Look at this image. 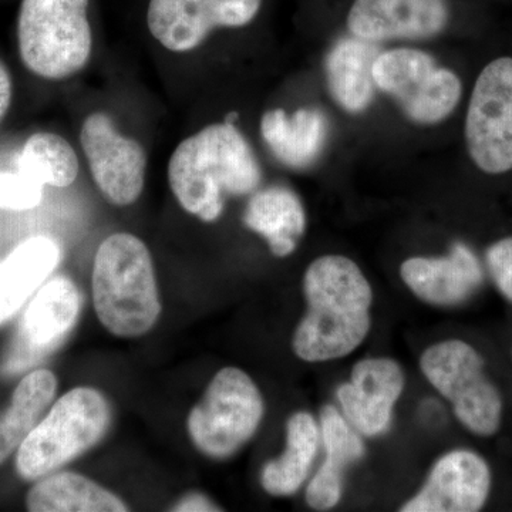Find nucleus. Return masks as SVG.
<instances>
[{"label": "nucleus", "instance_id": "obj_7", "mask_svg": "<svg viewBox=\"0 0 512 512\" xmlns=\"http://www.w3.org/2000/svg\"><path fill=\"white\" fill-rule=\"evenodd\" d=\"M420 369L466 429L483 437L497 433L503 399L485 376L483 357L473 346L457 339L436 343L424 350Z\"/></svg>", "mask_w": 512, "mask_h": 512}, {"label": "nucleus", "instance_id": "obj_20", "mask_svg": "<svg viewBox=\"0 0 512 512\" xmlns=\"http://www.w3.org/2000/svg\"><path fill=\"white\" fill-rule=\"evenodd\" d=\"M376 43L350 37L336 43L326 57L325 69L333 100L349 113H360L375 94L373 63L379 56Z\"/></svg>", "mask_w": 512, "mask_h": 512}, {"label": "nucleus", "instance_id": "obj_29", "mask_svg": "<svg viewBox=\"0 0 512 512\" xmlns=\"http://www.w3.org/2000/svg\"><path fill=\"white\" fill-rule=\"evenodd\" d=\"M13 99V82L8 67L0 62V121L9 113Z\"/></svg>", "mask_w": 512, "mask_h": 512}, {"label": "nucleus", "instance_id": "obj_23", "mask_svg": "<svg viewBox=\"0 0 512 512\" xmlns=\"http://www.w3.org/2000/svg\"><path fill=\"white\" fill-rule=\"evenodd\" d=\"M26 505L32 512L128 511L116 494L76 473L49 474L30 488Z\"/></svg>", "mask_w": 512, "mask_h": 512}, {"label": "nucleus", "instance_id": "obj_10", "mask_svg": "<svg viewBox=\"0 0 512 512\" xmlns=\"http://www.w3.org/2000/svg\"><path fill=\"white\" fill-rule=\"evenodd\" d=\"M80 146L94 184L117 207H128L146 185L147 154L140 141L121 133L110 114L94 111L80 128Z\"/></svg>", "mask_w": 512, "mask_h": 512}, {"label": "nucleus", "instance_id": "obj_13", "mask_svg": "<svg viewBox=\"0 0 512 512\" xmlns=\"http://www.w3.org/2000/svg\"><path fill=\"white\" fill-rule=\"evenodd\" d=\"M404 384L406 377L399 363L387 357H369L356 363L348 382L336 390V397L343 416L357 433L377 437L389 430Z\"/></svg>", "mask_w": 512, "mask_h": 512}, {"label": "nucleus", "instance_id": "obj_18", "mask_svg": "<svg viewBox=\"0 0 512 512\" xmlns=\"http://www.w3.org/2000/svg\"><path fill=\"white\" fill-rule=\"evenodd\" d=\"M55 239L37 235L18 245L0 262V326L28 302L60 262Z\"/></svg>", "mask_w": 512, "mask_h": 512}, {"label": "nucleus", "instance_id": "obj_5", "mask_svg": "<svg viewBox=\"0 0 512 512\" xmlns=\"http://www.w3.org/2000/svg\"><path fill=\"white\" fill-rule=\"evenodd\" d=\"M110 423V404L103 393L92 387L70 390L18 448L19 476L35 481L55 473L99 444Z\"/></svg>", "mask_w": 512, "mask_h": 512}, {"label": "nucleus", "instance_id": "obj_4", "mask_svg": "<svg viewBox=\"0 0 512 512\" xmlns=\"http://www.w3.org/2000/svg\"><path fill=\"white\" fill-rule=\"evenodd\" d=\"M90 0H20L19 55L40 79L60 82L86 69L93 55Z\"/></svg>", "mask_w": 512, "mask_h": 512}, {"label": "nucleus", "instance_id": "obj_28", "mask_svg": "<svg viewBox=\"0 0 512 512\" xmlns=\"http://www.w3.org/2000/svg\"><path fill=\"white\" fill-rule=\"evenodd\" d=\"M173 511L197 512V511H221L210 498L202 494H188L180 503L175 504Z\"/></svg>", "mask_w": 512, "mask_h": 512}, {"label": "nucleus", "instance_id": "obj_9", "mask_svg": "<svg viewBox=\"0 0 512 512\" xmlns=\"http://www.w3.org/2000/svg\"><path fill=\"white\" fill-rule=\"evenodd\" d=\"M468 153L488 174L512 170V59L501 57L478 76L466 119Z\"/></svg>", "mask_w": 512, "mask_h": 512}, {"label": "nucleus", "instance_id": "obj_27", "mask_svg": "<svg viewBox=\"0 0 512 512\" xmlns=\"http://www.w3.org/2000/svg\"><path fill=\"white\" fill-rule=\"evenodd\" d=\"M487 264L495 285L512 303V237L491 245L487 251Z\"/></svg>", "mask_w": 512, "mask_h": 512}, {"label": "nucleus", "instance_id": "obj_12", "mask_svg": "<svg viewBox=\"0 0 512 512\" xmlns=\"http://www.w3.org/2000/svg\"><path fill=\"white\" fill-rule=\"evenodd\" d=\"M82 303V293L72 279L56 276L47 281L23 315L2 372H22L59 349L76 326Z\"/></svg>", "mask_w": 512, "mask_h": 512}, {"label": "nucleus", "instance_id": "obj_25", "mask_svg": "<svg viewBox=\"0 0 512 512\" xmlns=\"http://www.w3.org/2000/svg\"><path fill=\"white\" fill-rule=\"evenodd\" d=\"M18 170L40 184L67 188L79 177V157L66 138L42 131L26 140L19 156Z\"/></svg>", "mask_w": 512, "mask_h": 512}, {"label": "nucleus", "instance_id": "obj_15", "mask_svg": "<svg viewBox=\"0 0 512 512\" xmlns=\"http://www.w3.org/2000/svg\"><path fill=\"white\" fill-rule=\"evenodd\" d=\"M447 0H355L348 16L357 39L379 43L394 39H427L448 22Z\"/></svg>", "mask_w": 512, "mask_h": 512}, {"label": "nucleus", "instance_id": "obj_17", "mask_svg": "<svg viewBox=\"0 0 512 512\" xmlns=\"http://www.w3.org/2000/svg\"><path fill=\"white\" fill-rule=\"evenodd\" d=\"M319 420L325 460L306 488V501L313 510L328 511L339 504L345 471L365 456V444L336 407H323Z\"/></svg>", "mask_w": 512, "mask_h": 512}, {"label": "nucleus", "instance_id": "obj_8", "mask_svg": "<svg viewBox=\"0 0 512 512\" xmlns=\"http://www.w3.org/2000/svg\"><path fill=\"white\" fill-rule=\"evenodd\" d=\"M375 86L392 96L414 123H440L453 113L461 99L460 79L437 66L427 53L394 49L379 53L373 63Z\"/></svg>", "mask_w": 512, "mask_h": 512}, {"label": "nucleus", "instance_id": "obj_24", "mask_svg": "<svg viewBox=\"0 0 512 512\" xmlns=\"http://www.w3.org/2000/svg\"><path fill=\"white\" fill-rule=\"evenodd\" d=\"M57 379L50 370L29 373L16 387L10 406L0 414V464L32 433L55 399Z\"/></svg>", "mask_w": 512, "mask_h": 512}, {"label": "nucleus", "instance_id": "obj_26", "mask_svg": "<svg viewBox=\"0 0 512 512\" xmlns=\"http://www.w3.org/2000/svg\"><path fill=\"white\" fill-rule=\"evenodd\" d=\"M43 188L45 185L22 171L0 173V210H33L43 200Z\"/></svg>", "mask_w": 512, "mask_h": 512}, {"label": "nucleus", "instance_id": "obj_16", "mask_svg": "<svg viewBox=\"0 0 512 512\" xmlns=\"http://www.w3.org/2000/svg\"><path fill=\"white\" fill-rule=\"evenodd\" d=\"M400 276L417 298L436 306L466 302L483 284V269L477 256L461 242L441 258L407 259L400 266Z\"/></svg>", "mask_w": 512, "mask_h": 512}, {"label": "nucleus", "instance_id": "obj_2", "mask_svg": "<svg viewBox=\"0 0 512 512\" xmlns=\"http://www.w3.org/2000/svg\"><path fill=\"white\" fill-rule=\"evenodd\" d=\"M168 184L185 212L215 222L227 195L254 194L261 167L254 151L234 124L214 123L181 141L167 167Z\"/></svg>", "mask_w": 512, "mask_h": 512}, {"label": "nucleus", "instance_id": "obj_1", "mask_svg": "<svg viewBox=\"0 0 512 512\" xmlns=\"http://www.w3.org/2000/svg\"><path fill=\"white\" fill-rule=\"evenodd\" d=\"M305 316L292 348L309 363L330 362L355 352L372 328L373 291L359 266L342 255L315 259L303 278Z\"/></svg>", "mask_w": 512, "mask_h": 512}, {"label": "nucleus", "instance_id": "obj_22", "mask_svg": "<svg viewBox=\"0 0 512 512\" xmlns=\"http://www.w3.org/2000/svg\"><path fill=\"white\" fill-rule=\"evenodd\" d=\"M320 427L311 413L298 412L286 423L284 453L262 468L261 484L274 497H289L301 490L318 456Z\"/></svg>", "mask_w": 512, "mask_h": 512}, {"label": "nucleus", "instance_id": "obj_19", "mask_svg": "<svg viewBox=\"0 0 512 512\" xmlns=\"http://www.w3.org/2000/svg\"><path fill=\"white\" fill-rule=\"evenodd\" d=\"M329 124L318 109L266 111L261 119L262 138L276 160L286 167L306 168L318 160L328 140Z\"/></svg>", "mask_w": 512, "mask_h": 512}, {"label": "nucleus", "instance_id": "obj_3", "mask_svg": "<svg viewBox=\"0 0 512 512\" xmlns=\"http://www.w3.org/2000/svg\"><path fill=\"white\" fill-rule=\"evenodd\" d=\"M97 318L111 335L138 338L156 325L160 295L150 249L136 235L117 232L97 248L93 265Z\"/></svg>", "mask_w": 512, "mask_h": 512}, {"label": "nucleus", "instance_id": "obj_21", "mask_svg": "<svg viewBox=\"0 0 512 512\" xmlns=\"http://www.w3.org/2000/svg\"><path fill=\"white\" fill-rule=\"evenodd\" d=\"M244 224L266 239L272 254L285 258L295 251L305 232V208L289 188H264L255 191L249 200Z\"/></svg>", "mask_w": 512, "mask_h": 512}, {"label": "nucleus", "instance_id": "obj_11", "mask_svg": "<svg viewBox=\"0 0 512 512\" xmlns=\"http://www.w3.org/2000/svg\"><path fill=\"white\" fill-rule=\"evenodd\" d=\"M262 0H150L146 22L158 45L171 53H190L218 29L249 25Z\"/></svg>", "mask_w": 512, "mask_h": 512}, {"label": "nucleus", "instance_id": "obj_6", "mask_svg": "<svg viewBox=\"0 0 512 512\" xmlns=\"http://www.w3.org/2000/svg\"><path fill=\"white\" fill-rule=\"evenodd\" d=\"M264 399L254 380L238 367H224L188 416L194 446L212 460L235 456L264 419Z\"/></svg>", "mask_w": 512, "mask_h": 512}, {"label": "nucleus", "instance_id": "obj_14", "mask_svg": "<svg viewBox=\"0 0 512 512\" xmlns=\"http://www.w3.org/2000/svg\"><path fill=\"white\" fill-rule=\"evenodd\" d=\"M491 490V471L483 457L471 450L444 454L431 468L419 493L402 512H476Z\"/></svg>", "mask_w": 512, "mask_h": 512}]
</instances>
